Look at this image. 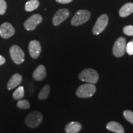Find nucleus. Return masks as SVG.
Listing matches in <instances>:
<instances>
[{
	"label": "nucleus",
	"instance_id": "nucleus-1",
	"mask_svg": "<svg viewBox=\"0 0 133 133\" xmlns=\"http://www.w3.org/2000/svg\"><path fill=\"white\" fill-rule=\"evenodd\" d=\"M79 78L84 82L94 84L99 80V75L95 70L87 69L83 70L79 74Z\"/></svg>",
	"mask_w": 133,
	"mask_h": 133
},
{
	"label": "nucleus",
	"instance_id": "nucleus-2",
	"mask_svg": "<svg viewBox=\"0 0 133 133\" xmlns=\"http://www.w3.org/2000/svg\"><path fill=\"white\" fill-rule=\"evenodd\" d=\"M96 91V88L94 84L86 83L81 85L76 90V94L78 97L88 98L94 94Z\"/></svg>",
	"mask_w": 133,
	"mask_h": 133
},
{
	"label": "nucleus",
	"instance_id": "nucleus-3",
	"mask_svg": "<svg viewBox=\"0 0 133 133\" xmlns=\"http://www.w3.org/2000/svg\"><path fill=\"white\" fill-rule=\"evenodd\" d=\"M43 121V115L40 112L34 111L28 115L25 118V123L31 128L38 127Z\"/></svg>",
	"mask_w": 133,
	"mask_h": 133
},
{
	"label": "nucleus",
	"instance_id": "nucleus-4",
	"mask_svg": "<svg viewBox=\"0 0 133 133\" xmlns=\"http://www.w3.org/2000/svg\"><path fill=\"white\" fill-rule=\"evenodd\" d=\"M90 12L86 10H79L71 19V24L74 26L81 25L90 19Z\"/></svg>",
	"mask_w": 133,
	"mask_h": 133
},
{
	"label": "nucleus",
	"instance_id": "nucleus-5",
	"mask_svg": "<svg viewBox=\"0 0 133 133\" xmlns=\"http://www.w3.org/2000/svg\"><path fill=\"white\" fill-rule=\"evenodd\" d=\"M10 56L15 64H21L24 62L25 54L24 51L19 46L14 45L9 49Z\"/></svg>",
	"mask_w": 133,
	"mask_h": 133
},
{
	"label": "nucleus",
	"instance_id": "nucleus-6",
	"mask_svg": "<svg viewBox=\"0 0 133 133\" xmlns=\"http://www.w3.org/2000/svg\"><path fill=\"white\" fill-rule=\"evenodd\" d=\"M126 41L124 37H119L116 39L113 47V54L116 57H121L124 56L126 51Z\"/></svg>",
	"mask_w": 133,
	"mask_h": 133
},
{
	"label": "nucleus",
	"instance_id": "nucleus-7",
	"mask_svg": "<svg viewBox=\"0 0 133 133\" xmlns=\"http://www.w3.org/2000/svg\"><path fill=\"white\" fill-rule=\"evenodd\" d=\"M109 22L107 15L102 14L98 18L92 29V33L95 35H98L104 30Z\"/></svg>",
	"mask_w": 133,
	"mask_h": 133
},
{
	"label": "nucleus",
	"instance_id": "nucleus-8",
	"mask_svg": "<svg viewBox=\"0 0 133 133\" xmlns=\"http://www.w3.org/2000/svg\"><path fill=\"white\" fill-rule=\"evenodd\" d=\"M43 21L42 17L39 14H34L28 19L24 22V27L26 30L31 31L36 29Z\"/></svg>",
	"mask_w": 133,
	"mask_h": 133
},
{
	"label": "nucleus",
	"instance_id": "nucleus-9",
	"mask_svg": "<svg viewBox=\"0 0 133 133\" xmlns=\"http://www.w3.org/2000/svg\"><path fill=\"white\" fill-rule=\"evenodd\" d=\"M70 16V11L67 9H61L55 14L52 20V24L54 26L59 25L61 23L66 20Z\"/></svg>",
	"mask_w": 133,
	"mask_h": 133
},
{
	"label": "nucleus",
	"instance_id": "nucleus-10",
	"mask_svg": "<svg viewBox=\"0 0 133 133\" xmlns=\"http://www.w3.org/2000/svg\"><path fill=\"white\" fill-rule=\"evenodd\" d=\"M14 33L15 29L9 23L4 22L0 26V36L4 39L11 37Z\"/></svg>",
	"mask_w": 133,
	"mask_h": 133
},
{
	"label": "nucleus",
	"instance_id": "nucleus-11",
	"mask_svg": "<svg viewBox=\"0 0 133 133\" xmlns=\"http://www.w3.org/2000/svg\"><path fill=\"white\" fill-rule=\"evenodd\" d=\"M29 50L31 57L33 59H37L41 51V44L37 40H32L29 43Z\"/></svg>",
	"mask_w": 133,
	"mask_h": 133
},
{
	"label": "nucleus",
	"instance_id": "nucleus-12",
	"mask_svg": "<svg viewBox=\"0 0 133 133\" xmlns=\"http://www.w3.org/2000/svg\"><path fill=\"white\" fill-rule=\"evenodd\" d=\"M46 68L43 65H40L35 70L33 74V78L36 81H42L46 78Z\"/></svg>",
	"mask_w": 133,
	"mask_h": 133
},
{
	"label": "nucleus",
	"instance_id": "nucleus-13",
	"mask_svg": "<svg viewBox=\"0 0 133 133\" xmlns=\"http://www.w3.org/2000/svg\"><path fill=\"white\" fill-rule=\"evenodd\" d=\"M22 81V77L20 74H16L13 75L12 77L10 78L8 83V89L9 90L14 89V88L17 87L18 86L21 84Z\"/></svg>",
	"mask_w": 133,
	"mask_h": 133
},
{
	"label": "nucleus",
	"instance_id": "nucleus-14",
	"mask_svg": "<svg viewBox=\"0 0 133 133\" xmlns=\"http://www.w3.org/2000/svg\"><path fill=\"white\" fill-rule=\"evenodd\" d=\"M133 12V3H128L124 4L119 9V14L121 17H126Z\"/></svg>",
	"mask_w": 133,
	"mask_h": 133
},
{
	"label": "nucleus",
	"instance_id": "nucleus-15",
	"mask_svg": "<svg viewBox=\"0 0 133 133\" xmlns=\"http://www.w3.org/2000/svg\"><path fill=\"white\" fill-rule=\"evenodd\" d=\"M81 129V124L79 122L73 121L69 123L65 127L66 133H78Z\"/></svg>",
	"mask_w": 133,
	"mask_h": 133
},
{
	"label": "nucleus",
	"instance_id": "nucleus-16",
	"mask_svg": "<svg viewBox=\"0 0 133 133\" xmlns=\"http://www.w3.org/2000/svg\"><path fill=\"white\" fill-rule=\"evenodd\" d=\"M107 129L116 133H124V129L121 124L116 121H111L107 124Z\"/></svg>",
	"mask_w": 133,
	"mask_h": 133
},
{
	"label": "nucleus",
	"instance_id": "nucleus-17",
	"mask_svg": "<svg viewBox=\"0 0 133 133\" xmlns=\"http://www.w3.org/2000/svg\"><path fill=\"white\" fill-rule=\"evenodd\" d=\"M39 5V3L38 0H30V1H27L25 3V9L26 11L31 12V11H33L37 9Z\"/></svg>",
	"mask_w": 133,
	"mask_h": 133
},
{
	"label": "nucleus",
	"instance_id": "nucleus-18",
	"mask_svg": "<svg viewBox=\"0 0 133 133\" xmlns=\"http://www.w3.org/2000/svg\"><path fill=\"white\" fill-rule=\"evenodd\" d=\"M50 92V86L49 84H46L43 88L39 94H38V99L39 100H45L49 96Z\"/></svg>",
	"mask_w": 133,
	"mask_h": 133
},
{
	"label": "nucleus",
	"instance_id": "nucleus-19",
	"mask_svg": "<svg viewBox=\"0 0 133 133\" xmlns=\"http://www.w3.org/2000/svg\"><path fill=\"white\" fill-rule=\"evenodd\" d=\"M13 98L15 100H21L24 96V88L23 86H19L16 90L13 92Z\"/></svg>",
	"mask_w": 133,
	"mask_h": 133
},
{
	"label": "nucleus",
	"instance_id": "nucleus-20",
	"mask_svg": "<svg viewBox=\"0 0 133 133\" xmlns=\"http://www.w3.org/2000/svg\"><path fill=\"white\" fill-rule=\"evenodd\" d=\"M17 106L21 109H28L30 106V104L27 100L21 99L17 103Z\"/></svg>",
	"mask_w": 133,
	"mask_h": 133
},
{
	"label": "nucleus",
	"instance_id": "nucleus-21",
	"mask_svg": "<svg viewBox=\"0 0 133 133\" xmlns=\"http://www.w3.org/2000/svg\"><path fill=\"white\" fill-rule=\"evenodd\" d=\"M124 117L127 121L133 124V112L130 110H125L123 112Z\"/></svg>",
	"mask_w": 133,
	"mask_h": 133
},
{
	"label": "nucleus",
	"instance_id": "nucleus-22",
	"mask_svg": "<svg viewBox=\"0 0 133 133\" xmlns=\"http://www.w3.org/2000/svg\"><path fill=\"white\" fill-rule=\"evenodd\" d=\"M123 33L128 36H133V25H127L123 28Z\"/></svg>",
	"mask_w": 133,
	"mask_h": 133
},
{
	"label": "nucleus",
	"instance_id": "nucleus-23",
	"mask_svg": "<svg viewBox=\"0 0 133 133\" xmlns=\"http://www.w3.org/2000/svg\"><path fill=\"white\" fill-rule=\"evenodd\" d=\"M7 9V4L4 0H0V15H3Z\"/></svg>",
	"mask_w": 133,
	"mask_h": 133
},
{
	"label": "nucleus",
	"instance_id": "nucleus-24",
	"mask_svg": "<svg viewBox=\"0 0 133 133\" xmlns=\"http://www.w3.org/2000/svg\"><path fill=\"white\" fill-rule=\"evenodd\" d=\"M126 51L129 55L132 56L133 55V42L130 41L126 44Z\"/></svg>",
	"mask_w": 133,
	"mask_h": 133
},
{
	"label": "nucleus",
	"instance_id": "nucleus-25",
	"mask_svg": "<svg viewBox=\"0 0 133 133\" xmlns=\"http://www.w3.org/2000/svg\"><path fill=\"white\" fill-rule=\"evenodd\" d=\"M57 3H61V4H67L71 2L73 0H56Z\"/></svg>",
	"mask_w": 133,
	"mask_h": 133
},
{
	"label": "nucleus",
	"instance_id": "nucleus-26",
	"mask_svg": "<svg viewBox=\"0 0 133 133\" xmlns=\"http://www.w3.org/2000/svg\"><path fill=\"white\" fill-rule=\"evenodd\" d=\"M5 62H6V59H5V58L0 55V65H2L4 64Z\"/></svg>",
	"mask_w": 133,
	"mask_h": 133
},
{
	"label": "nucleus",
	"instance_id": "nucleus-27",
	"mask_svg": "<svg viewBox=\"0 0 133 133\" xmlns=\"http://www.w3.org/2000/svg\"><path fill=\"white\" fill-rule=\"evenodd\" d=\"M132 42H133V39H132Z\"/></svg>",
	"mask_w": 133,
	"mask_h": 133
}]
</instances>
